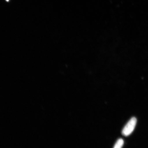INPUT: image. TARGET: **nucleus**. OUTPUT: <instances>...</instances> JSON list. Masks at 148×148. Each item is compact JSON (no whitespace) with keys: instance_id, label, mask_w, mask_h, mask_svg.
Instances as JSON below:
<instances>
[{"instance_id":"obj_2","label":"nucleus","mask_w":148,"mask_h":148,"mask_svg":"<svg viewBox=\"0 0 148 148\" xmlns=\"http://www.w3.org/2000/svg\"><path fill=\"white\" fill-rule=\"evenodd\" d=\"M124 140L122 138H120L117 140L114 145V148H121L123 147Z\"/></svg>"},{"instance_id":"obj_3","label":"nucleus","mask_w":148,"mask_h":148,"mask_svg":"<svg viewBox=\"0 0 148 148\" xmlns=\"http://www.w3.org/2000/svg\"><path fill=\"white\" fill-rule=\"evenodd\" d=\"M5 1L7 2H8L9 1V0H5Z\"/></svg>"},{"instance_id":"obj_1","label":"nucleus","mask_w":148,"mask_h":148,"mask_svg":"<svg viewBox=\"0 0 148 148\" xmlns=\"http://www.w3.org/2000/svg\"><path fill=\"white\" fill-rule=\"evenodd\" d=\"M136 123L137 119L136 118H131L122 131V133L123 136H128L132 134L136 126Z\"/></svg>"}]
</instances>
